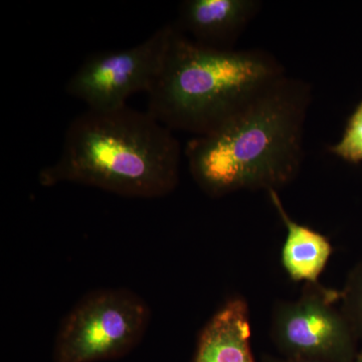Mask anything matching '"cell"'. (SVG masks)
I'll use <instances>...</instances> for the list:
<instances>
[{
    "mask_svg": "<svg viewBox=\"0 0 362 362\" xmlns=\"http://www.w3.org/2000/svg\"><path fill=\"white\" fill-rule=\"evenodd\" d=\"M327 150L347 163L362 162V101L357 104L349 116L341 139Z\"/></svg>",
    "mask_w": 362,
    "mask_h": 362,
    "instance_id": "obj_11",
    "label": "cell"
},
{
    "mask_svg": "<svg viewBox=\"0 0 362 362\" xmlns=\"http://www.w3.org/2000/svg\"><path fill=\"white\" fill-rule=\"evenodd\" d=\"M340 309L362 340V262L350 270L344 287L340 291Z\"/></svg>",
    "mask_w": 362,
    "mask_h": 362,
    "instance_id": "obj_10",
    "label": "cell"
},
{
    "mask_svg": "<svg viewBox=\"0 0 362 362\" xmlns=\"http://www.w3.org/2000/svg\"><path fill=\"white\" fill-rule=\"evenodd\" d=\"M262 4L259 0H185L180 4L173 25L197 44L211 49H235Z\"/></svg>",
    "mask_w": 362,
    "mask_h": 362,
    "instance_id": "obj_7",
    "label": "cell"
},
{
    "mask_svg": "<svg viewBox=\"0 0 362 362\" xmlns=\"http://www.w3.org/2000/svg\"><path fill=\"white\" fill-rule=\"evenodd\" d=\"M150 316L148 304L125 288L90 292L59 326L54 362H100L127 356L141 342Z\"/></svg>",
    "mask_w": 362,
    "mask_h": 362,
    "instance_id": "obj_4",
    "label": "cell"
},
{
    "mask_svg": "<svg viewBox=\"0 0 362 362\" xmlns=\"http://www.w3.org/2000/svg\"><path fill=\"white\" fill-rule=\"evenodd\" d=\"M268 194L287 230L281 254L285 271L295 282L320 284L318 279L332 255L330 240L322 233L293 220L286 211L278 192L271 190Z\"/></svg>",
    "mask_w": 362,
    "mask_h": 362,
    "instance_id": "obj_9",
    "label": "cell"
},
{
    "mask_svg": "<svg viewBox=\"0 0 362 362\" xmlns=\"http://www.w3.org/2000/svg\"><path fill=\"white\" fill-rule=\"evenodd\" d=\"M311 102V85L285 75L216 129L194 136L185 156L195 183L213 199L290 185L303 163Z\"/></svg>",
    "mask_w": 362,
    "mask_h": 362,
    "instance_id": "obj_1",
    "label": "cell"
},
{
    "mask_svg": "<svg viewBox=\"0 0 362 362\" xmlns=\"http://www.w3.org/2000/svg\"><path fill=\"white\" fill-rule=\"evenodd\" d=\"M340 291L305 284L295 301L279 303L272 316L271 334L286 358L316 362H352L357 338L335 304Z\"/></svg>",
    "mask_w": 362,
    "mask_h": 362,
    "instance_id": "obj_5",
    "label": "cell"
},
{
    "mask_svg": "<svg viewBox=\"0 0 362 362\" xmlns=\"http://www.w3.org/2000/svg\"><path fill=\"white\" fill-rule=\"evenodd\" d=\"M173 33L169 23L134 47L90 54L66 83V93L95 111L126 106L135 93L148 94L165 65Z\"/></svg>",
    "mask_w": 362,
    "mask_h": 362,
    "instance_id": "obj_6",
    "label": "cell"
},
{
    "mask_svg": "<svg viewBox=\"0 0 362 362\" xmlns=\"http://www.w3.org/2000/svg\"><path fill=\"white\" fill-rule=\"evenodd\" d=\"M352 362H362V351L357 354L356 358Z\"/></svg>",
    "mask_w": 362,
    "mask_h": 362,
    "instance_id": "obj_13",
    "label": "cell"
},
{
    "mask_svg": "<svg viewBox=\"0 0 362 362\" xmlns=\"http://www.w3.org/2000/svg\"><path fill=\"white\" fill-rule=\"evenodd\" d=\"M285 75L271 52L211 49L175 26L165 65L147 94V111L169 129L204 135Z\"/></svg>",
    "mask_w": 362,
    "mask_h": 362,
    "instance_id": "obj_3",
    "label": "cell"
},
{
    "mask_svg": "<svg viewBox=\"0 0 362 362\" xmlns=\"http://www.w3.org/2000/svg\"><path fill=\"white\" fill-rule=\"evenodd\" d=\"M250 338L249 306L233 298L204 326L192 362H255Z\"/></svg>",
    "mask_w": 362,
    "mask_h": 362,
    "instance_id": "obj_8",
    "label": "cell"
},
{
    "mask_svg": "<svg viewBox=\"0 0 362 362\" xmlns=\"http://www.w3.org/2000/svg\"><path fill=\"white\" fill-rule=\"evenodd\" d=\"M268 362H316V361H298V359H290V358H285V359L270 358V359H268Z\"/></svg>",
    "mask_w": 362,
    "mask_h": 362,
    "instance_id": "obj_12",
    "label": "cell"
},
{
    "mask_svg": "<svg viewBox=\"0 0 362 362\" xmlns=\"http://www.w3.org/2000/svg\"><path fill=\"white\" fill-rule=\"evenodd\" d=\"M181 148L173 130L127 105L87 109L69 125L61 154L40 171V185L76 183L126 197H165L180 182Z\"/></svg>",
    "mask_w": 362,
    "mask_h": 362,
    "instance_id": "obj_2",
    "label": "cell"
}]
</instances>
